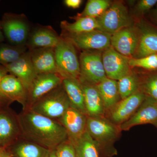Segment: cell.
I'll return each mask as SVG.
<instances>
[{
  "label": "cell",
  "instance_id": "obj_1",
  "mask_svg": "<svg viewBox=\"0 0 157 157\" xmlns=\"http://www.w3.org/2000/svg\"><path fill=\"white\" fill-rule=\"evenodd\" d=\"M17 121L24 140L50 150H54L59 144L68 140L66 130L59 121L29 108L20 114Z\"/></svg>",
  "mask_w": 157,
  "mask_h": 157
},
{
  "label": "cell",
  "instance_id": "obj_2",
  "mask_svg": "<svg viewBox=\"0 0 157 157\" xmlns=\"http://www.w3.org/2000/svg\"><path fill=\"white\" fill-rule=\"evenodd\" d=\"M86 131L98 144L100 157H112L117 154L113 144L122 132L119 126L105 116H87Z\"/></svg>",
  "mask_w": 157,
  "mask_h": 157
},
{
  "label": "cell",
  "instance_id": "obj_3",
  "mask_svg": "<svg viewBox=\"0 0 157 157\" xmlns=\"http://www.w3.org/2000/svg\"><path fill=\"white\" fill-rule=\"evenodd\" d=\"M70 107V101L62 84L39 99L29 109L46 117L58 120Z\"/></svg>",
  "mask_w": 157,
  "mask_h": 157
},
{
  "label": "cell",
  "instance_id": "obj_4",
  "mask_svg": "<svg viewBox=\"0 0 157 157\" xmlns=\"http://www.w3.org/2000/svg\"><path fill=\"white\" fill-rule=\"evenodd\" d=\"M75 47L69 39L60 36L58 44L55 48L58 72L63 79H78L80 77V64Z\"/></svg>",
  "mask_w": 157,
  "mask_h": 157
},
{
  "label": "cell",
  "instance_id": "obj_5",
  "mask_svg": "<svg viewBox=\"0 0 157 157\" xmlns=\"http://www.w3.org/2000/svg\"><path fill=\"white\" fill-rule=\"evenodd\" d=\"M1 23L4 36L10 44L26 46L31 32L29 24L25 14L6 13Z\"/></svg>",
  "mask_w": 157,
  "mask_h": 157
},
{
  "label": "cell",
  "instance_id": "obj_6",
  "mask_svg": "<svg viewBox=\"0 0 157 157\" xmlns=\"http://www.w3.org/2000/svg\"><path fill=\"white\" fill-rule=\"evenodd\" d=\"M79 61V81L97 85L107 78L102 60V53L100 51H82Z\"/></svg>",
  "mask_w": 157,
  "mask_h": 157
},
{
  "label": "cell",
  "instance_id": "obj_7",
  "mask_svg": "<svg viewBox=\"0 0 157 157\" xmlns=\"http://www.w3.org/2000/svg\"><path fill=\"white\" fill-rule=\"evenodd\" d=\"M97 19L98 30L111 35L122 29L133 26V20L127 7L120 2L113 4Z\"/></svg>",
  "mask_w": 157,
  "mask_h": 157
},
{
  "label": "cell",
  "instance_id": "obj_8",
  "mask_svg": "<svg viewBox=\"0 0 157 157\" xmlns=\"http://www.w3.org/2000/svg\"><path fill=\"white\" fill-rule=\"evenodd\" d=\"M75 47L85 50H104L111 46V34L98 29L76 34L62 33Z\"/></svg>",
  "mask_w": 157,
  "mask_h": 157
},
{
  "label": "cell",
  "instance_id": "obj_9",
  "mask_svg": "<svg viewBox=\"0 0 157 157\" xmlns=\"http://www.w3.org/2000/svg\"><path fill=\"white\" fill-rule=\"evenodd\" d=\"M141 90L122 99L107 111L105 117L113 124L120 126L135 114L146 98Z\"/></svg>",
  "mask_w": 157,
  "mask_h": 157
},
{
  "label": "cell",
  "instance_id": "obj_10",
  "mask_svg": "<svg viewBox=\"0 0 157 157\" xmlns=\"http://www.w3.org/2000/svg\"><path fill=\"white\" fill-rule=\"evenodd\" d=\"M63 78L58 73L39 74L28 91L27 108L62 84Z\"/></svg>",
  "mask_w": 157,
  "mask_h": 157
},
{
  "label": "cell",
  "instance_id": "obj_11",
  "mask_svg": "<svg viewBox=\"0 0 157 157\" xmlns=\"http://www.w3.org/2000/svg\"><path fill=\"white\" fill-rule=\"evenodd\" d=\"M111 46L104 50L102 60L107 78L118 80L131 73L129 59Z\"/></svg>",
  "mask_w": 157,
  "mask_h": 157
},
{
  "label": "cell",
  "instance_id": "obj_12",
  "mask_svg": "<svg viewBox=\"0 0 157 157\" xmlns=\"http://www.w3.org/2000/svg\"><path fill=\"white\" fill-rule=\"evenodd\" d=\"M139 40L138 29L135 27H129L113 34L111 46L121 54L130 58L135 54Z\"/></svg>",
  "mask_w": 157,
  "mask_h": 157
},
{
  "label": "cell",
  "instance_id": "obj_13",
  "mask_svg": "<svg viewBox=\"0 0 157 157\" xmlns=\"http://www.w3.org/2000/svg\"><path fill=\"white\" fill-rule=\"evenodd\" d=\"M87 116L70 107L58 120L67 134L68 140L73 145L86 131Z\"/></svg>",
  "mask_w": 157,
  "mask_h": 157
},
{
  "label": "cell",
  "instance_id": "obj_14",
  "mask_svg": "<svg viewBox=\"0 0 157 157\" xmlns=\"http://www.w3.org/2000/svg\"><path fill=\"white\" fill-rule=\"evenodd\" d=\"M157 122V101L146 96L144 101L132 117L119 126L121 131H128L132 127Z\"/></svg>",
  "mask_w": 157,
  "mask_h": 157
},
{
  "label": "cell",
  "instance_id": "obj_15",
  "mask_svg": "<svg viewBox=\"0 0 157 157\" xmlns=\"http://www.w3.org/2000/svg\"><path fill=\"white\" fill-rule=\"evenodd\" d=\"M5 67L8 73L19 78L28 91L38 75L29 50L16 61Z\"/></svg>",
  "mask_w": 157,
  "mask_h": 157
},
{
  "label": "cell",
  "instance_id": "obj_16",
  "mask_svg": "<svg viewBox=\"0 0 157 157\" xmlns=\"http://www.w3.org/2000/svg\"><path fill=\"white\" fill-rule=\"evenodd\" d=\"M60 39L56 32L49 26H42L30 33L26 46L29 50L42 48H55Z\"/></svg>",
  "mask_w": 157,
  "mask_h": 157
},
{
  "label": "cell",
  "instance_id": "obj_17",
  "mask_svg": "<svg viewBox=\"0 0 157 157\" xmlns=\"http://www.w3.org/2000/svg\"><path fill=\"white\" fill-rule=\"evenodd\" d=\"M0 92L10 101H17L21 103L24 109H26L28 90L22 82L16 76L7 74L0 83Z\"/></svg>",
  "mask_w": 157,
  "mask_h": 157
},
{
  "label": "cell",
  "instance_id": "obj_18",
  "mask_svg": "<svg viewBox=\"0 0 157 157\" xmlns=\"http://www.w3.org/2000/svg\"><path fill=\"white\" fill-rule=\"evenodd\" d=\"M79 82L84 94L86 115L91 117H105L106 110L97 85L87 82Z\"/></svg>",
  "mask_w": 157,
  "mask_h": 157
},
{
  "label": "cell",
  "instance_id": "obj_19",
  "mask_svg": "<svg viewBox=\"0 0 157 157\" xmlns=\"http://www.w3.org/2000/svg\"><path fill=\"white\" fill-rule=\"evenodd\" d=\"M29 51L31 60L37 74H58L55 48H38Z\"/></svg>",
  "mask_w": 157,
  "mask_h": 157
},
{
  "label": "cell",
  "instance_id": "obj_20",
  "mask_svg": "<svg viewBox=\"0 0 157 157\" xmlns=\"http://www.w3.org/2000/svg\"><path fill=\"white\" fill-rule=\"evenodd\" d=\"M139 40L134 58H140L157 54V31L150 26H139Z\"/></svg>",
  "mask_w": 157,
  "mask_h": 157
},
{
  "label": "cell",
  "instance_id": "obj_21",
  "mask_svg": "<svg viewBox=\"0 0 157 157\" xmlns=\"http://www.w3.org/2000/svg\"><path fill=\"white\" fill-rule=\"evenodd\" d=\"M62 85L69 98L71 107L86 115L85 107L84 94L78 79L63 78Z\"/></svg>",
  "mask_w": 157,
  "mask_h": 157
},
{
  "label": "cell",
  "instance_id": "obj_22",
  "mask_svg": "<svg viewBox=\"0 0 157 157\" xmlns=\"http://www.w3.org/2000/svg\"><path fill=\"white\" fill-rule=\"evenodd\" d=\"M96 85L107 112L121 100L117 81L107 77Z\"/></svg>",
  "mask_w": 157,
  "mask_h": 157
},
{
  "label": "cell",
  "instance_id": "obj_23",
  "mask_svg": "<svg viewBox=\"0 0 157 157\" xmlns=\"http://www.w3.org/2000/svg\"><path fill=\"white\" fill-rule=\"evenodd\" d=\"M75 22L70 23L67 21L61 22L60 26L63 34H76L98 29V19L89 17H75Z\"/></svg>",
  "mask_w": 157,
  "mask_h": 157
},
{
  "label": "cell",
  "instance_id": "obj_24",
  "mask_svg": "<svg viewBox=\"0 0 157 157\" xmlns=\"http://www.w3.org/2000/svg\"><path fill=\"white\" fill-rule=\"evenodd\" d=\"M52 151L39 144L24 139L16 144L14 149L16 157H49Z\"/></svg>",
  "mask_w": 157,
  "mask_h": 157
},
{
  "label": "cell",
  "instance_id": "obj_25",
  "mask_svg": "<svg viewBox=\"0 0 157 157\" xmlns=\"http://www.w3.org/2000/svg\"><path fill=\"white\" fill-rule=\"evenodd\" d=\"M74 146L76 157H100L98 144L86 131Z\"/></svg>",
  "mask_w": 157,
  "mask_h": 157
},
{
  "label": "cell",
  "instance_id": "obj_26",
  "mask_svg": "<svg viewBox=\"0 0 157 157\" xmlns=\"http://www.w3.org/2000/svg\"><path fill=\"white\" fill-rule=\"evenodd\" d=\"M21 134L19 124L16 123L11 117L5 113H0V144L11 141Z\"/></svg>",
  "mask_w": 157,
  "mask_h": 157
},
{
  "label": "cell",
  "instance_id": "obj_27",
  "mask_svg": "<svg viewBox=\"0 0 157 157\" xmlns=\"http://www.w3.org/2000/svg\"><path fill=\"white\" fill-rule=\"evenodd\" d=\"M27 46L0 43V65L5 66L16 61L28 51Z\"/></svg>",
  "mask_w": 157,
  "mask_h": 157
},
{
  "label": "cell",
  "instance_id": "obj_28",
  "mask_svg": "<svg viewBox=\"0 0 157 157\" xmlns=\"http://www.w3.org/2000/svg\"><path fill=\"white\" fill-rule=\"evenodd\" d=\"M117 84L121 100L140 90V80L138 76L132 72L118 80Z\"/></svg>",
  "mask_w": 157,
  "mask_h": 157
},
{
  "label": "cell",
  "instance_id": "obj_29",
  "mask_svg": "<svg viewBox=\"0 0 157 157\" xmlns=\"http://www.w3.org/2000/svg\"><path fill=\"white\" fill-rule=\"evenodd\" d=\"M110 6L111 2L108 0H89L83 11L77 16L97 18L104 14Z\"/></svg>",
  "mask_w": 157,
  "mask_h": 157
},
{
  "label": "cell",
  "instance_id": "obj_30",
  "mask_svg": "<svg viewBox=\"0 0 157 157\" xmlns=\"http://www.w3.org/2000/svg\"><path fill=\"white\" fill-rule=\"evenodd\" d=\"M129 65L130 67H140L149 70H157V54L151 55L140 58H130Z\"/></svg>",
  "mask_w": 157,
  "mask_h": 157
},
{
  "label": "cell",
  "instance_id": "obj_31",
  "mask_svg": "<svg viewBox=\"0 0 157 157\" xmlns=\"http://www.w3.org/2000/svg\"><path fill=\"white\" fill-rule=\"evenodd\" d=\"M140 90L146 96L157 101V74L147 77L140 85Z\"/></svg>",
  "mask_w": 157,
  "mask_h": 157
},
{
  "label": "cell",
  "instance_id": "obj_32",
  "mask_svg": "<svg viewBox=\"0 0 157 157\" xmlns=\"http://www.w3.org/2000/svg\"><path fill=\"white\" fill-rule=\"evenodd\" d=\"M54 151L57 157H76L75 147L68 140L59 144Z\"/></svg>",
  "mask_w": 157,
  "mask_h": 157
},
{
  "label": "cell",
  "instance_id": "obj_33",
  "mask_svg": "<svg viewBox=\"0 0 157 157\" xmlns=\"http://www.w3.org/2000/svg\"><path fill=\"white\" fill-rule=\"evenodd\" d=\"M157 3V0H141L137 3L136 10L139 14H144L150 10Z\"/></svg>",
  "mask_w": 157,
  "mask_h": 157
},
{
  "label": "cell",
  "instance_id": "obj_34",
  "mask_svg": "<svg viewBox=\"0 0 157 157\" xmlns=\"http://www.w3.org/2000/svg\"><path fill=\"white\" fill-rule=\"evenodd\" d=\"M82 1V0H65V5L69 8L77 9L81 5Z\"/></svg>",
  "mask_w": 157,
  "mask_h": 157
},
{
  "label": "cell",
  "instance_id": "obj_35",
  "mask_svg": "<svg viewBox=\"0 0 157 157\" xmlns=\"http://www.w3.org/2000/svg\"><path fill=\"white\" fill-rule=\"evenodd\" d=\"M8 73V71H7V70H6V68L5 67V66L0 65V83H1V82H2V80L3 78H4V76H6ZM0 97L5 98V97H4V96L2 94L1 92H0ZM6 99H7V98H6Z\"/></svg>",
  "mask_w": 157,
  "mask_h": 157
},
{
  "label": "cell",
  "instance_id": "obj_36",
  "mask_svg": "<svg viewBox=\"0 0 157 157\" xmlns=\"http://www.w3.org/2000/svg\"><path fill=\"white\" fill-rule=\"evenodd\" d=\"M5 36L2 30V26H1V23L0 21V43L2 42L5 40Z\"/></svg>",
  "mask_w": 157,
  "mask_h": 157
},
{
  "label": "cell",
  "instance_id": "obj_37",
  "mask_svg": "<svg viewBox=\"0 0 157 157\" xmlns=\"http://www.w3.org/2000/svg\"><path fill=\"white\" fill-rule=\"evenodd\" d=\"M49 157H57L56 154L54 150H52L50 156Z\"/></svg>",
  "mask_w": 157,
  "mask_h": 157
},
{
  "label": "cell",
  "instance_id": "obj_38",
  "mask_svg": "<svg viewBox=\"0 0 157 157\" xmlns=\"http://www.w3.org/2000/svg\"><path fill=\"white\" fill-rule=\"evenodd\" d=\"M2 157H12L10 155L6 153L2 152Z\"/></svg>",
  "mask_w": 157,
  "mask_h": 157
},
{
  "label": "cell",
  "instance_id": "obj_39",
  "mask_svg": "<svg viewBox=\"0 0 157 157\" xmlns=\"http://www.w3.org/2000/svg\"><path fill=\"white\" fill-rule=\"evenodd\" d=\"M154 16L156 20L157 21V7L154 10Z\"/></svg>",
  "mask_w": 157,
  "mask_h": 157
},
{
  "label": "cell",
  "instance_id": "obj_40",
  "mask_svg": "<svg viewBox=\"0 0 157 157\" xmlns=\"http://www.w3.org/2000/svg\"><path fill=\"white\" fill-rule=\"evenodd\" d=\"M153 125H155V126L156 127V128H157V122H156Z\"/></svg>",
  "mask_w": 157,
  "mask_h": 157
},
{
  "label": "cell",
  "instance_id": "obj_41",
  "mask_svg": "<svg viewBox=\"0 0 157 157\" xmlns=\"http://www.w3.org/2000/svg\"><path fill=\"white\" fill-rule=\"evenodd\" d=\"M2 152L0 151V157H2Z\"/></svg>",
  "mask_w": 157,
  "mask_h": 157
}]
</instances>
